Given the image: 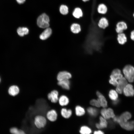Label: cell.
I'll return each instance as SVG.
<instances>
[{"instance_id": "obj_1", "label": "cell", "mask_w": 134, "mask_h": 134, "mask_svg": "<svg viewBox=\"0 0 134 134\" xmlns=\"http://www.w3.org/2000/svg\"><path fill=\"white\" fill-rule=\"evenodd\" d=\"M125 77L130 82L134 81V67L130 65L125 66L123 70Z\"/></svg>"}, {"instance_id": "obj_2", "label": "cell", "mask_w": 134, "mask_h": 134, "mask_svg": "<svg viewBox=\"0 0 134 134\" xmlns=\"http://www.w3.org/2000/svg\"><path fill=\"white\" fill-rule=\"evenodd\" d=\"M47 123V121L45 116L42 115H37L34 117V124L37 129H41L44 128Z\"/></svg>"}, {"instance_id": "obj_3", "label": "cell", "mask_w": 134, "mask_h": 134, "mask_svg": "<svg viewBox=\"0 0 134 134\" xmlns=\"http://www.w3.org/2000/svg\"><path fill=\"white\" fill-rule=\"evenodd\" d=\"M49 19L48 16L45 13L39 16L37 19L38 26L42 28H48L49 25Z\"/></svg>"}, {"instance_id": "obj_4", "label": "cell", "mask_w": 134, "mask_h": 134, "mask_svg": "<svg viewBox=\"0 0 134 134\" xmlns=\"http://www.w3.org/2000/svg\"><path fill=\"white\" fill-rule=\"evenodd\" d=\"M101 116L106 120L113 118L115 116L114 111L111 108H103L100 111Z\"/></svg>"}, {"instance_id": "obj_5", "label": "cell", "mask_w": 134, "mask_h": 134, "mask_svg": "<svg viewBox=\"0 0 134 134\" xmlns=\"http://www.w3.org/2000/svg\"><path fill=\"white\" fill-rule=\"evenodd\" d=\"M59 93L56 90H53L49 93L47 95V98L51 102L54 103H56L59 100Z\"/></svg>"}, {"instance_id": "obj_6", "label": "cell", "mask_w": 134, "mask_h": 134, "mask_svg": "<svg viewBox=\"0 0 134 134\" xmlns=\"http://www.w3.org/2000/svg\"><path fill=\"white\" fill-rule=\"evenodd\" d=\"M127 81L126 79L123 77L118 80V84L116 88V91L118 93L121 94L123 92L124 88L128 84Z\"/></svg>"}, {"instance_id": "obj_7", "label": "cell", "mask_w": 134, "mask_h": 134, "mask_svg": "<svg viewBox=\"0 0 134 134\" xmlns=\"http://www.w3.org/2000/svg\"><path fill=\"white\" fill-rule=\"evenodd\" d=\"M58 116V114L56 111L54 109H52L47 112L46 117L49 121L54 122L57 120Z\"/></svg>"}, {"instance_id": "obj_8", "label": "cell", "mask_w": 134, "mask_h": 134, "mask_svg": "<svg viewBox=\"0 0 134 134\" xmlns=\"http://www.w3.org/2000/svg\"><path fill=\"white\" fill-rule=\"evenodd\" d=\"M126 121L119 123L121 127L128 131L132 130L134 129V121Z\"/></svg>"}, {"instance_id": "obj_9", "label": "cell", "mask_w": 134, "mask_h": 134, "mask_svg": "<svg viewBox=\"0 0 134 134\" xmlns=\"http://www.w3.org/2000/svg\"><path fill=\"white\" fill-rule=\"evenodd\" d=\"M123 92L127 97H132L134 96V89L133 86L128 84L124 88Z\"/></svg>"}, {"instance_id": "obj_10", "label": "cell", "mask_w": 134, "mask_h": 134, "mask_svg": "<svg viewBox=\"0 0 134 134\" xmlns=\"http://www.w3.org/2000/svg\"><path fill=\"white\" fill-rule=\"evenodd\" d=\"M71 77V75L70 73L66 71H62L60 72L58 74L57 79L58 81L69 80Z\"/></svg>"}, {"instance_id": "obj_11", "label": "cell", "mask_w": 134, "mask_h": 134, "mask_svg": "<svg viewBox=\"0 0 134 134\" xmlns=\"http://www.w3.org/2000/svg\"><path fill=\"white\" fill-rule=\"evenodd\" d=\"M96 95L101 107L106 108L107 106V102L105 97L99 91L96 92Z\"/></svg>"}, {"instance_id": "obj_12", "label": "cell", "mask_w": 134, "mask_h": 134, "mask_svg": "<svg viewBox=\"0 0 134 134\" xmlns=\"http://www.w3.org/2000/svg\"><path fill=\"white\" fill-rule=\"evenodd\" d=\"M99 120V122L95 124L96 127L99 130L102 129L107 128L108 123L106 119L101 116L100 117Z\"/></svg>"}, {"instance_id": "obj_13", "label": "cell", "mask_w": 134, "mask_h": 134, "mask_svg": "<svg viewBox=\"0 0 134 134\" xmlns=\"http://www.w3.org/2000/svg\"><path fill=\"white\" fill-rule=\"evenodd\" d=\"M123 77L121 71L118 69L113 70L110 76V78L118 80Z\"/></svg>"}, {"instance_id": "obj_14", "label": "cell", "mask_w": 134, "mask_h": 134, "mask_svg": "<svg viewBox=\"0 0 134 134\" xmlns=\"http://www.w3.org/2000/svg\"><path fill=\"white\" fill-rule=\"evenodd\" d=\"M57 84L64 89L68 90L70 89V83L68 79L58 81Z\"/></svg>"}, {"instance_id": "obj_15", "label": "cell", "mask_w": 134, "mask_h": 134, "mask_svg": "<svg viewBox=\"0 0 134 134\" xmlns=\"http://www.w3.org/2000/svg\"><path fill=\"white\" fill-rule=\"evenodd\" d=\"M20 91V89L18 86L16 85H13L9 87L8 90V93L10 95L15 96L19 94Z\"/></svg>"}, {"instance_id": "obj_16", "label": "cell", "mask_w": 134, "mask_h": 134, "mask_svg": "<svg viewBox=\"0 0 134 134\" xmlns=\"http://www.w3.org/2000/svg\"><path fill=\"white\" fill-rule=\"evenodd\" d=\"M127 28L126 23L124 22L121 21L118 22L116 25V31L118 34L122 33L123 31Z\"/></svg>"}, {"instance_id": "obj_17", "label": "cell", "mask_w": 134, "mask_h": 134, "mask_svg": "<svg viewBox=\"0 0 134 134\" xmlns=\"http://www.w3.org/2000/svg\"><path fill=\"white\" fill-rule=\"evenodd\" d=\"M58 102L59 105L62 106L67 105L69 102V100L68 97L65 95H62L59 98Z\"/></svg>"}, {"instance_id": "obj_18", "label": "cell", "mask_w": 134, "mask_h": 134, "mask_svg": "<svg viewBox=\"0 0 134 134\" xmlns=\"http://www.w3.org/2000/svg\"><path fill=\"white\" fill-rule=\"evenodd\" d=\"M52 33L51 29L50 28H47L40 34L39 36L40 38L42 40H45L50 36Z\"/></svg>"}, {"instance_id": "obj_19", "label": "cell", "mask_w": 134, "mask_h": 134, "mask_svg": "<svg viewBox=\"0 0 134 134\" xmlns=\"http://www.w3.org/2000/svg\"><path fill=\"white\" fill-rule=\"evenodd\" d=\"M60 112L61 116L66 119L69 118L72 114V111L71 109H67L65 108H62Z\"/></svg>"}, {"instance_id": "obj_20", "label": "cell", "mask_w": 134, "mask_h": 134, "mask_svg": "<svg viewBox=\"0 0 134 134\" xmlns=\"http://www.w3.org/2000/svg\"><path fill=\"white\" fill-rule=\"evenodd\" d=\"M132 115L131 113L127 111L123 113L119 117V122H125L128 120L131 117Z\"/></svg>"}, {"instance_id": "obj_21", "label": "cell", "mask_w": 134, "mask_h": 134, "mask_svg": "<svg viewBox=\"0 0 134 134\" xmlns=\"http://www.w3.org/2000/svg\"><path fill=\"white\" fill-rule=\"evenodd\" d=\"M75 110V114L77 116H82L84 115L85 113V110L84 108L79 105L76 106Z\"/></svg>"}, {"instance_id": "obj_22", "label": "cell", "mask_w": 134, "mask_h": 134, "mask_svg": "<svg viewBox=\"0 0 134 134\" xmlns=\"http://www.w3.org/2000/svg\"><path fill=\"white\" fill-rule=\"evenodd\" d=\"M96 107H90L87 109V111L88 114L93 117L97 116L98 113V110Z\"/></svg>"}, {"instance_id": "obj_23", "label": "cell", "mask_w": 134, "mask_h": 134, "mask_svg": "<svg viewBox=\"0 0 134 134\" xmlns=\"http://www.w3.org/2000/svg\"><path fill=\"white\" fill-rule=\"evenodd\" d=\"M117 40L120 44H124L127 41V38L125 35L122 33L118 34L117 37Z\"/></svg>"}, {"instance_id": "obj_24", "label": "cell", "mask_w": 134, "mask_h": 134, "mask_svg": "<svg viewBox=\"0 0 134 134\" xmlns=\"http://www.w3.org/2000/svg\"><path fill=\"white\" fill-rule=\"evenodd\" d=\"M79 132L82 134H90L92 133V131L90 127L84 125L80 127Z\"/></svg>"}, {"instance_id": "obj_25", "label": "cell", "mask_w": 134, "mask_h": 134, "mask_svg": "<svg viewBox=\"0 0 134 134\" xmlns=\"http://www.w3.org/2000/svg\"><path fill=\"white\" fill-rule=\"evenodd\" d=\"M108 96L109 98L113 101L117 100L118 98V93L116 91L113 89H111L109 91Z\"/></svg>"}, {"instance_id": "obj_26", "label": "cell", "mask_w": 134, "mask_h": 134, "mask_svg": "<svg viewBox=\"0 0 134 134\" xmlns=\"http://www.w3.org/2000/svg\"><path fill=\"white\" fill-rule=\"evenodd\" d=\"M17 32L19 36H23L24 35L27 34H28L29 30L26 27H20L17 29Z\"/></svg>"}, {"instance_id": "obj_27", "label": "cell", "mask_w": 134, "mask_h": 134, "mask_svg": "<svg viewBox=\"0 0 134 134\" xmlns=\"http://www.w3.org/2000/svg\"><path fill=\"white\" fill-rule=\"evenodd\" d=\"M108 20L105 18H102L100 19L98 23L99 26L100 28L105 29L108 26Z\"/></svg>"}, {"instance_id": "obj_28", "label": "cell", "mask_w": 134, "mask_h": 134, "mask_svg": "<svg viewBox=\"0 0 134 134\" xmlns=\"http://www.w3.org/2000/svg\"><path fill=\"white\" fill-rule=\"evenodd\" d=\"M71 32L74 34H77L81 31V28L80 25L77 24H72L70 28Z\"/></svg>"}, {"instance_id": "obj_29", "label": "cell", "mask_w": 134, "mask_h": 134, "mask_svg": "<svg viewBox=\"0 0 134 134\" xmlns=\"http://www.w3.org/2000/svg\"><path fill=\"white\" fill-rule=\"evenodd\" d=\"M10 132L14 134H25V132L23 130L18 129L17 128L14 127L11 128L10 129Z\"/></svg>"}, {"instance_id": "obj_30", "label": "cell", "mask_w": 134, "mask_h": 134, "mask_svg": "<svg viewBox=\"0 0 134 134\" xmlns=\"http://www.w3.org/2000/svg\"><path fill=\"white\" fill-rule=\"evenodd\" d=\"M73 15L76 18H79L82 16V12L81 9L79 8H75L73 13Z\"/></svg>"}, {"instance_id": "obj_31", "label": "cell", "mask_w": 134, "mask_h": 134, "mask_svg": "<svg viewBox=\"0 0 134 134\" xmlns=\"http://www.w3.org/2000/svg\"><path fill=\"white\" fill-rule=\"evenodd\" d=\"M107 10V8L104 4H101L99 6L98 8V11L99 13L104 14L106 13Z\"/></svg>"}, {"instance_id": "obj_32", "label": "cell", "mask_w": 134, "mask_h": 134, "mask_svg": "<svg viewBox=\"0 0 134 134\" xmlns=\"http://www.w3.org/2000/svg\"><path fill=\"white\" fill-rule=\"evenodd\" d=\"M60 11L62 14L66 15L68 12V8L66 5H62L60 8Z\"/></svg>"}, {"instance_id": "obj_33", "label": "cell", "mask_w": 134, "mask_h": 134, "mask_svg": "<svg viewBox=\"0 0 134 134\" xmlns=\"http://www.w3.org/2000/svg\"><path fill=\"white\" fill-rule=\"evenodd\" d=\"M90 103L91 105L95 107L99 108L101 107L100 103L97 99L92 100H90Z\"/></svg>"}, {"instance_id": "obj_34", "label": "cell", "mask_w": 134, "mask_h": 134, "mask_svg": "<svg viewBox=\"0 0 134 134\" xmlns=\"http://www.w3.org/2000/svg\"><path fill=\"white\" fill-rule=\"evenodd\" d=\"M109 83L113 86H116L118 83V80L110 78L109 80Z\"/></svg>"}, {"instance_id": "obj_35", "label": "cell", "mask_w": 134, "mask_h": 134, "mask_svg": "<svg viewBox=\"0 0 134 134\" xmlns=\"http://www.w3.org/2000/svg\"><path fill=\"white\" fill-rule=\"evenodd\" d=\"M104 132L100 130L95 131L94 132V134H104Z\"/></svg>"}, {"instance_id": "obj_36", "label": "cell", "mask_w": 134, "mask_h": 134, "mask_svg": "<svg viewBox=\"0 0 134 134\" xmlns=\"http://www.w3.org/2000/svg\"><path fill=\"white\" fill-rule=\"evenodd\" d=\"M113 119V121L114 122L119 123V117L115 116Z\"/></svg>"}, {"instance_id": "obj_37", "label": "cell", "mask_w": 134, "mask_h": 134, "mask_svg": "<svg viewBox=\"0 0 134 134\" xmlns=\"http://www.w3.org/2000/svg\"><path fill=\"white\" fill-rule=\"evenodd\" d=\"M130 36L131 39L134 41V30L132 31L131 32Z\"/></svg>"}, {"instance_id": "obj_38", "label": "cell", "mask_w": 134, "mask_h": 134, "mask_svg": "<svg viewBox=\"0 0 134 134\" xmlns=\"http://www.w3.org/2000/svg\"><path fill=\"white\" fill-rule=\"evenodd\" d=\"M17 2L19 4L23 3L25 1V0H16Z\"/></svg>"}, {"instance_id": "obj_39", "label": "cell", "mask_w": 134, "mask_h": 134, "mask_svg": "<svg viewBox=\"0 0 134 134\" xmlns=\"http://www.w3.org/2000/svg\"><path fill=\"white\" fill-rule=\"evenodd\" d=\"M84 1H88L89 0H82Z\"/></svg>"}, {"instance_id": "obj_40", "label": "cell", "mask_w": 134, "mask_h": 134, "mask_svg": "<svg viewBox=\"0 0 134 134\" xmlns=\"http://www.w3.org/2000/svg\"><path fill=\"white\" fill-rule=\"evenodd\" d=\"M133 16H134V14H133Z\"/></svg>"}, {"instance_id": "obj_41", "label": "cell", "mask_w": 134, "mask_h": 134, "mask_svg": "<svg viewBox=\"0 0 134 134\" xmlns=\"http://www.w3.org/2000/svg\"></svg>"}]
</instances>
